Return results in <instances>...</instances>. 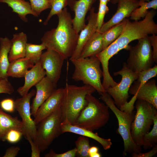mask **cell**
<instances>
[{
  "label": "cell",
  "mask_w": 157,
  "mask_h": 157,
  "mask_svg": "<svg viewBox=\"0 0 157 157\" xmlns=\"http://www.w3.org/2000/svg\"><path fill=\"white\" fill-rule=\"evenodd\" d=\"M61 107L42 120L37 125L33 141L41 152L49 148L53 141L61 134Z\"/></svg>",
  "instance_id": "cell-9"
},
{
  "label": "cell",
  "mask_w": 157,
  "mask_h": 157,
  "mask_svg": "<svg viewBox=\"0 0 157 157\" xmlns=\"http://www.w3.org/2000/svg\"><path fill=\"white\" fill-rule=\"evenodd\" d=\"M113 75H120L122 77L121 80L117 85L109 87L105 90L112 97L116 106L119 109L128 102L129 89L137 79L138 75V74L133 72L125 62L123 63L122 69L114 72Z\"/></svg>",
  "instance_id": "cell-11"
},
{
  "label": "cell",
  "mask_w": 157,
  "mask_h": 157,
  "mask_svg": "<svg viewBox=\"0 0 157 157\" xmlns=\"http://www.w3.org/2000/svg\"><path fill=\"white\" fill-rule=\"evenodd\" d=\"M0 2L7 4L12 9V11L17 13L24 22L28 21L26 17L27 15L38 17L32 10L30 3L25 0H0Z\"/></svg>",
  "instance_id": "cell-26"
},
{
  "label": "cell",
  "mask_w": 157,
  "mask_h": 157,
  "mask_svg": "<svg viewBox=\"0 0 157 157\" xmlns=\"http://www.w3.org/2000/svg\"><path fill=\"white\" fill-rule=\"evenodd\" d=\"M11 41L8 37L0 38V79L8 78L7 72L10 64L8 55Z\"/></svg>",
  "instance_id": "cell-27"
},
{
  "label": "cell",
  "mask_w": 157,
  "mask_h": 157,
  "mask_svg": "<svg viewBox=\"0 0 157 157\" xmlns=\"http://www.w3.org/2000/svg\"><path fill=\"white\" fill-rule=\"evenodd\" d=\"M103 44L102 34L97 31L85 44L79 58L96 56L103 50Z\"/></svg>",
  "instance_id": "cell-24"
},
{
  "label": "cell",
  "mask_w": 157,
  "mask_h": 157,
  "mask_svg": "<svg viewBox=\"0 0 157 157\" xmlns=\"http://www.w3.org/2000/svg\"><path fill=\"white\" fill-rule=\"evenodd\" d=\"M148 36L138 40L137 44L133 47L130 46L129 49V54L126 63L137 74L151 68L154 63Z\"/></svg>",
  "instance_id": "cell-10"
},
{
  "label": "cell",
  "mask_w": 157,
  "mask_h": 157,
  "mask_svg": "<svg viewBox=\"0 0 157 157\" xmlns=\"http://www.w3.org/2000/svg\"><path fill=\"white\" fill-rule=\"evenodd\" d=\"M137 100L135 105L136 112L131 124V132L134 142L142 147L143 137L150 131L154 123V118L157 114V109L145 100Z\"/></svg>",
  "instance_id": "cell-7"
},
{
  "label": "cell",
  "mask_w": 157,
  "mask_h": 157,
  "mask_svg": "<svg viewBox=\"0 0 157 157\" xmlns=\"http://www.w3.org/2000/svg\"><path fill=\"white\" fill-rule=\"evenodd\" d=\"M36 90L33 89L21 98L15 101V108L20 116L26 132V137L29 136L33 140L35 138L37 126L31 117L30 101L35 95Z\"/></svg>",
  "instance_id": "cell-12"
},
{
  "label": "cell",
  "mask_w": 157,
  "mask_h": 157,
  "mask_svg": "<svg viewBox=\"0 0 157 157\" xmlns=\"http://www.w3.org/2000/svg\"><path fill=\"white\" fill-rule=\"evenodd\" d=\"M45 76V71L42 67L40 60L28 71L24 77V84L17 89V92L21 96H24L28 92L32 87L35 86Z\"/></svg>",
  "instance_id": "cell-21"
},
{
  "label": "cell",
  "mask_w": 157,
  "mask_h": 157,
  "mask_svg": "<svg viewBox=\"0 0 157 157\" xmlns=\"http://www.w3.org/2000/svg\"><path fill=\"white\" fill-rule=\"evenodd\" d=\"M98 151L99 149L97 147L95 146L90 147L88 151L89 157H93L95 154L99 152Z\"/></svg>",
  "instance_id": "cell-44"
},
{
  "label": "cell",
  "mask_w": 157,
  "mask_h": 157,
  "mask_svg": "<svg viewBox=\"0 0 157 157\" xmlns=\"http://www.w3.org/2000/svg\"><path fill=\"white\" fill-rule=\"evenodd\" d=\"M46 49L44 44L27 43L25 57L29 58L34 64L40 60L42 51Z\"/></svg>",
  "instance_id": "cell-30"
},
{
  "label": "cell",
  "mask_w": 157,
  "mask_h": 157,
  "mask_svg": "<svg viewBox=\"0 0 157 157\" xmlns=\"http://www.w3.org/2000/svg\"><path fill=\"white\" fill-rule=\"evenodd\" d=\"M20 149L18 146H12L6 151L3 157H15L17 155Z\"/></svg>",
  "instance_id": "cell-43"
},
{
  "label": "cell",
  "mask_w": 157,
  "mask_h": 157,
  "mask_svg": "<svg viewBox=\"0 0 157 157\" xmlns=\"http://www.w3.org/2000/svg\"><path fill=\"white\" fill-rule=\"evenodd\" d=\"M33 11L38 16L43 11L51 8L47 0H29Z\"/></svg>",
  "instance_id": "cell-34"
},
{
  "label": "cell",
  "mask_w": 157,
  "mask_h": 157,
  "mask_svg": "<svg viewBox=\"0 0 157 157\" xmlns=\"http://www.w3.org/2000/svg\"><path fill=\"white\" fill-rule=\"evenodd\" d=\"M76 156L80 157H89L88 153L90 147L89 138L81 135L75 141Z\"/></svg>",
  "instance_id": "cell-33"
},
{
  "label": "cell",
  "mask_w": 157,
  "mask_h": 157,
  "mask_svg": "<svg viewBox=\"0 0 157 157\" xmlns=\"http://www.w3.org/2000/svg\"><path fill=\"white\" fill-rule=\"evenodd\" d=\"M100 95V99L105 103L117 119L118 128L117 131L123 140L124 156H126L128 153L141 152L142 147L134 142L131 136V126L134 118L133 111L120 110L116 106L113 99L106 92Z\"/></svg>",
  "instance_id": "cell-6"
},
{
  "label": "cell",
  "mask_w": 157,
  "mask_h": 157,
  "mask_svg": "<svg viewBox=\"0 0 157 157\" xmlns=\"http://www.w3.org/2000/svg\"><path fill=\"white\" fill-rule=\"evenodd\" d=\"M97 0H68V5L75 13L72 23L74 29L78 33L85 26L86 14Z\"/></svg>",
  "instance_id": "cell-17"
},
{
  "label": "cell",
  "mask_w": 157,
  "mask_h": 157,
  "mask_svg": "<svg viewBox=\"0 0 157 157\" xmlns=\"http://www.w3.org/2000/svg\"><path fill=\"white\" fill-rule=\"evenodd\" d=\"M139 6L140 0H119L115 13L109 20L104 23L99 32L102 33L130 17L132 12Z\"/></svg>",
  "instance_id": "cell-14"
},
{
  "label": "cell",
  "mask_w": 157,
  "mask_h": 157,
  "mask_svg": "<svg viewBox=\"0 0 157 157\" xmlns=\"http://www.w3.org/2000/svg\"><path fill=\"white\" fill-rule=\"evenodd\" d=\"M30 59L25 57L14 60L10 63L7 72L8 77H24L29 68L34 65Z\"/></svg>",
  "instance_id": "cell-25"
},
{
  "label": "cell",
  "mask_w": 157,
  "mask_h": 157,
  "mask_svg": "<svg viewBox=\"0 0 157 157\" xmlns=\"http://www.w3.org/2000/svg\"><path fill=\"white\" fill-rule=\"evenodd\" d=\"M150 43L153 47V58L154 63H157V36L156 34L152 35L151 36H148Z\"/></svg>",
  "instance_id": "cell-41"
},
{
  "label": "cell",
  "mask_w": 157,
  "mask_h": 157,
  "mask_svg": "<svg viewBox=\"0 0 157 157\" xmlns=\"http://www.w3.org/2000/svg\"><path fill=\"white\" fill-rule=\"evenodd\" d=\"M153 124L151 130L143 137L142 147L145 150L152 148L157 143V114L154 117Z\"/></svg>",
  "instance_id": "cell-31"
},
{
  "label": "cell",
  "mask_w": 157,
  "mask_h": 157,
  "mask_svg": "<svg viewBox=\"0 0 157 157\" xmlns=\"http://www.w3.org/2000/svg\"><path fill=\"white\" fill-rule=\"evenodd\" d=\"M109 8L107 4L99 2L97 16V31L99 32L103 24L105 16L108 11Z\"/></svg>",
  "instance_id": "cell-35"
},
{
  "label": "cell",
  "mask_w": 157,
  "mask_h": 157,
  "mask_svg": "<svg viewBox=\"0 0 157 157\" xmlns=\"http://www.w3.org/2000/svg\"><path fill=\"white\" fill-rule=\"evenodd\" d=\"M35 97L31 106V115L35 116L40 106L48 99L57 89V84L52 82L46 76L35 85Z\"/></svg>",
  "instance_id": "cell-19"
},
{
  "label": "cell",
  "mask_w": 157,
  "mask_h": 157,
  "mask_svg": "<svg viewBox=\"0 0 157 157\" xmlns=\"http://www.w3.org/2000/svg\"><path fill=\"white\" fill-rule=\"evenodd\" d=\"M29 143L31 147V157H40L41 151L38 144L28 135L25 137Z\"/></svg>",
  "instance_id": "cell-40"
},
{
  "label": "cell",
  "mask_w": 157,
  "mask_h": 157,
  "mask_svg": "<svg viewBox=\"0 0 157 157\" xmlns=\"http://www.w3.org/2000/svg\"><path fill=\"white\" fill-rule=\"evenodd\" d=\"M51 6V10L44 23L46 25L53 15L60 13L68 5V0H47Z\"/></svg>",
  "instance_id": "cell-32"
},
{
  "label": "cell",
  "mask_w": 157,
  "mask_h": 157,
  "mask_svg": "<svg viewBox=\"0 0 157 157\" xmlns=\"http://www.w3.org/2000/svg\"><path fill=\"white\" fill-rule=\"evenodd\" d=\"M14 91V88L8 81V78L0 79V94H13Z\"/></svg>",
  "instance_id": "cell-37"
},
{
  "label": "cell",
  "mask_w": 157,
  "mask_h": 157,
  "mask_svg": "<svg viewBox=\"0 0 157 157\" xmlns=\"http://www.w3.org/2000/svg\"><path fill=\"white\" fill-rule=\"evenodd\" d=\"M23 135L22 133L16 129H12L9 131L6 135L5 140L11 143L18 142Z\"/></svg>",
  "instance_id": "cell-36"
},
{
  "label": "cell",
  "mask_w": 157,
  "mask_h": 157,
  "mask_svg": "<svg viewBox=\"0 0 157 157\" xmlns=\"http://www.w3.org/2000/svg\"><path fill=\"white\" fill-rule=\"evenodd\" d=\"M94 10V8L92 7L90 10L89 15L87 17L88 23L80 31L75 49L70 60L79 57L85 44L97 31V13L95 12Z\"/></svg>",
  "instance_id": "cell-16"
},
{
  "label": "cell",
  "mask_w": 157,
  "mask_h": 157,
  "mask_svg": "<svg viewBox=\"0 0 157 157\" xmlns=\"http://www.w3.org/2000/svg\"><path fill=\"white\" fill-rule=\"evenodd\" d=\"M70 60L74 67L72 76L73 80L92 86L99 95L106 92L101 81L103 72L100 68L101 63L96 56Z\"/></svg>",
  "instance_id": "cell-4"
},
{
  "label": "cell",
  "mask_w": 157,
  "mask_h": 157,
  "mask_svg": "<svg viewBox=\"0 0 157 157\" xmlns=\"http://www.w3.org/2000/svg\"><path fill=\"white\" fill-rule=\"evenodd\" d=\"M1 108L4 111L13 112L15 108V101L11 98H7L2 100L0 102Z\"/></svg>",
  "instance_id": "cell-39"
},
{
  "label": "cell",
  "mask_w": 157,
  "mask_h": 157,
  "mask_svg": "<svg viewBox=\"0 0 157 157\" xmlns=\"http://www.w3.org/2000/svg\"><path fill=\"white\" fill-rule=\"evenodd\" d=\"M99 2H101L106 4H107L108 2L110 1V0H99Z\"/></svg>",
  "instance_id": "cell-45"
},
{
  "label": "cell",
  "mask_w": 157,
  "mask_h": 157,
  "mask_svg": "<svg viewBox=\"0 0 157 157\" xmlns=\"http://www.w3.org/2000/svg\"><path fill=\"white\" fill-rule=\"evenodd\" d=\"M119 51L118 45L115 41L96 55L102 65L103 77L102 85L105 90L118 84L110 74L108 63L110 59Z\"/></svg>",
  "instance_id": "cell-18"
},
{
  "label": "cell",
  "mask_w": 157,
  "mask_h": 157,
  "mask_svg": "<svg viewBox=\"0 0 157 157\" xmlns=\"http://www.w3.org/2000/svg\"><path fill=\"white\" fill-rule=\"evenodd\" d=\"M147 0H140V8L135 9L130 15L131 19L138 21L144 17L149 12V9H157V0H152L148 2Z\"/></svg>",
  "instance_id": "cell-29"
},
{
  "label": "cell",
  "mask_w": 157,
  "mask_h": 157,
  "mask_svg": "<svg viewBox=\"0 0 157 157\" xmlns=\"http://www.w3.org/2000/svg\"><path fill=\"white\" fill-rule=\"evenodd\" d=\"M156 12L154 9L149 11L143 20L131 22L126 18L122 33L116 40L119 51L129 50V44L131 41L144 38L149 34L157 33V25L154 18Z\"/></svg>",
  "instance_id": "cell-5"
},
{
  "label": "cell",
  "mask_w": 157,
  "mask_h": 157,
  "mask_svg": "<svg viewBox=\"0 0 157 157\" xmlns=\"http://www.w3.org/2000/svg\"><path fill=\"white\" fill-rule=\"evenodd\" d=\"M27 40L26 35L23 32L13 35L10 40L11 47L8 55L10 62L25 57Z\"/></svg>",
  "instance_id": "cell-23"
},
{
  "label": "cell",
  "mask_w": 157,
  "mask_h": 157,
  "mask_svg": "<svg viewBox=\"0 0 157 157\" xmlns=\"http://www.w3.org/2000/svg\"><path fill=\"white\" fill-rule=\"evenodd\" d=\"M119 0H110L111 2L113 4L118 3Z\"/></svg>",
  "instance_id": "cell-46"
},
{
  "label": "cell",
  "mask_w": 157,
  "mask_h": 157,
  "mask_svg": "<svg viewBox=\"0 0 157 157\" xmlns=\"http://www.w3.org/2000/svg\"><path fill=\"white\" fill-rule=\"evenodd\" d=\"M64 92V88L57 89L40 106L34 119L37 126L42 120L61 107Z\"/></svg>",
  "instance_id": "cell-15"
},
{
  "label": "cell",
  "mask_w": 157,
  "mask_h": 157,
  "mask_svg": "<svg viewBox=\"0 0 157 157\" xmlns=\"http://www.w3.org/2000/svg\"><path fill=\"white\" fill-rule=\"evenodd\" d=\"M12 129L20 131L25 137L26 132L23 124L17 117H12L4 112L0 108V139L5 141L8 132Z\"/></svg>",
  "instance_id": "cell-22"
},
{
  "label": "cell",
  "mask_w": 157,
  "mask_h": 157,
  "mask_svg": "<svg viewBox=\"0 0 157 157\" xmlns=\"http://www.w3.org/2000/svg\"><path fill=\"white\" fill-rule=\"evenodd\" d=\"M60 130L61 133H72L91 138L100 143L105 150L109 149L112 144L111 139L102 138L97 133L73 125L66 120L61 122Z\"/></svg>",
  "instance_id": "cell-20"
},
{
  "label": "cell",
  "mask_w": 157,
  "mask_h": 157,
  "mask_svg": "<svg viewBox=\"0 0 157 157\" xmlns=\"http://www.w3.org/2000/svg\"><path fill=\"white\" fill-rule=\"evenodd\" d=\"M42 53L40 60L46 76L56 84L60 78L61 70L65 59L57 52L50 49Z\"/></svg>",
  "instance_id": "cell-13"
},
{
  "label": "cell",
  "mask_w": 157,
  "mask_h": 157,
  "mask_svg": "<svg viewBox=\"0 0 157 157\" xmlns=\"http://www.w3.org/2000/svg\"><path fill=\"white\" fill-rule=\"evenodd\" d=\"M64 89L61 107L62 122L66 120L72 124L86 105V96L96 90L89 85L77 86L67 83Z\"/></svg>",
  "instance_id": "cell-2"
},
{
  "label": "cell",
  "mask_w": 157,
  "mask_h": 157,
  "mask_svg": "<svg viewBox=\"0 0 157 157\" xmlns=\"http://www.w3.org/2000/svg\"><path fill=\"white\" fill-rule=\"evenodd\" d=\"M126 18L102 33L103 40V50L116 40L122 33Z\"/></svg>",
  "instance_id": "cell-28"
},
{
  "label": "cell",
  "mask_w": 157,
  "mask_h": 157,
  "mask_svg": "<svg viewBox=\"0 0 157 157\" xmlns=\"http://www.w3.org/2000/svg\"><path fill=\"white\" fill-rule=\"evenodd\" d=\"M138 75L137 79L129 89V93L133 96L128 103L134 106L137 99H141L150 103L157 109L156 81L154 79H151L155 76L154 71L149 69L140 72Z\"/></svg>",
  "instance_id": "cell-8"
},
{
  "label": "cell",
  "mask_w": 157,
  "mask_h": 157,
  "mask_svg": "<svg viewBox=\"0 0 157 157\" xmlns=\"http://www.w3.org/2000/svg\"><path fill=\"white\" fill-rule=\"evenodd\" d=\"M157 152V145H155L149 151L145 153H133L131 154L133 157H152L155 155Z\"/></svg>",
  "instance_id": "cell-42"
},
{
  "label": "cell",
  "mask_w": 157,
  "mask_h": 157,
  "mask_svg": "<svg viewBox=\"0 0 157 157\" xmlns=\"http://www.w3.org/2000/svg\"><path fill=\"white\" fill-rule=\"evenodd\" d=\"M87 104L73 125L93 131L105 126L110 117L109 108L92 95L86 96Z\"/></svg>",
  "instance_id": "cell-3"
},
{
  "label": "cell",
  "mask_w": 157,
  "mask_h": 157,
  "mask_svg": "<svg viewBox=\"0 0 157 157\" xmlns=\"http://www.w3.org/2000/svg\"><path fill=\"white\" fill-rule=\"evenodd\" d=\"M76 147L62 153H56L52 149L46 154L45 157H74L76 156Z\"/></svg>",
  "instance_id": "cell-38"
},
{
  "label": "cell",
  "mask_w": 157,
  "mask_h": 157,
  "mask_svg": "<svg viewBox=\"0 0 157 157\" xmlns=\"http://www.w3.org/2000/svg\"><path fill=\"white\" fill-rule=\"evenodd\" d=\"M57 15L58 18L57 27L46 32L41 41L46 49L57 52L66 60L73 54L79 34L73 27L72 19L66 7Z\"/></svg>",
  "instance_id": "cell-1"
}]
</instances>
